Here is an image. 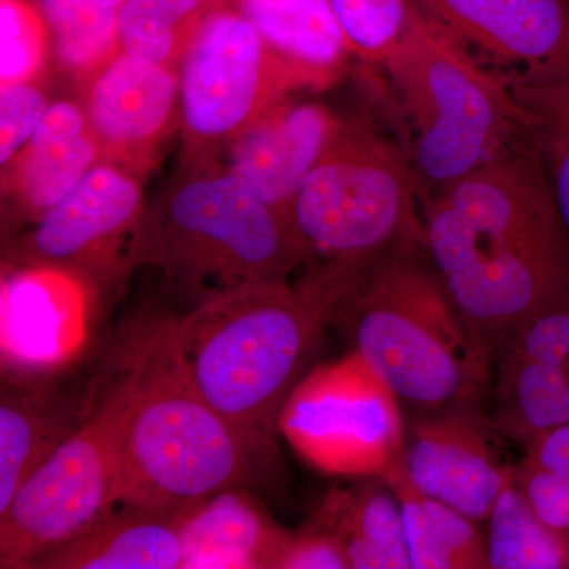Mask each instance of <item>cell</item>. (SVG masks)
<instances>
[{
	"instance_id": "obj_1",
	"label": "cell",
	"mask_w": 569,
	"mask_h": 569,
	"mask_svg": "<svg viewBox=\"0 0 569 569\" xmlns=\"http://www.w3.org/2000/svg\"><path fill=\"white\" fill-rule=\"evenodd\" d=\"M421 216L427 257L493 362L569 298V231L527 141L427 193Z\"/></svg>"
},
{
	"instance_id": "obj_2",
	"label": "cell",
	"mask_w": 569,
	"mask_h": 569,
	"mask_svg": "<svg viewBox=\"0 0 569 569\" xmlns=\"http://www.w3.org/2000/svg\"><path fill=\"white\" fill-rule=\"evenodd\" d=\"M116 356V471L111 503L183 511L246 481L257 449L198 388L178 342V313L146 310Z\"/></svg>"
},
{
	"instance_id": "obj_3",
	"label": "cell",
	"mask_w": 569,
	"mask_h": 569,
	"mask_svg": "<svg viewBox=\"0 0 569 569\" xmlns=\"http://www.w3.org/2000/svg\"><path fill=\"white\" fill-rule=\"evenodd\" d=\"M328 325L413 417L481 406L489 392L492 355L419 242L367 266L332 307Z\"/></svg>"
},
{
	"instance_id": "obj_4",
	"label": "cell",
	"mask_w": 569,
	"mask_h": 569,
	"mask_svg": "<svg viewBox=\"0 0 569 569\" xmlns=\"http://www.w3.org/2000/svg\"><path fill=\"white\" fill-rule=\"evenodd\" d=\"M340 293L317 276L244 284L178 316L194 387L260 449L279 429Z\"/></svg>"
},
{
	"instance_id": "obj_5",
	"label": "cell",
	"mask_w": 569,
	"mask_h": 569,
	"mask_svg": "<svg viewBox=\"0 0 569 569\" xmlns=\"http://www.w3.org/2000/svg\"><path fill=\"white\" fill-rule=\"evenodd\" d=\"M301 264L288 223L223 162L182 168L148 206L137 252L138 268H156L183 312L244 284L288 280Z\"/></svg>"
},
{
	"instance_id": "obj_6",
	"label": "cell",
	"mask_w": 569,
	"mask_h": 569,
	"mask_svg": "<svg viewBox=\"0 0 569 569\" xmlns=\"http://www.w3.org/2000/svg\"><path fill=\"white\" fill-rule=\"evenodd\" d=\"M419 198L410 156L365 126L337 122L288 212L306 272L351 284L389 250L422 244Z\"/></svg>"
},
{
	"instance_id": "obj_7",
	"label": "cell",
	"mask_w": 569,
	"mask_h": 569,
	"mask_svg": "<svg viewBox=\"0 0 569 569\" xmlns=\"http://www.w3.org/2000/svg\"><path fill=\"white\" fill-rule=\"evenodd\" d=\"M383 63L410 123L422 198L508 151L523 130L511 86L479 67L421 6Z\"/></svg>"
},
{
	"instance_id": "obj_8",
	"label": "cell",
	"mask_w": 569,
	"mask_h": 569,
	"mask_svg": "<svg viewBox=\"0 0 569 569\" xmlns=\"http://www.w3.org/2000/svg\"><path fill=\"white\" fill-rule=\"evenodd\" d=\"M178 77L183 167L222 162L258 119L310 86L227 0L194 32Z\"/></svg>"
},
{
	"instance_id": "obj_9",
	"label": "cell",
	"mask_w": 569,
	"mask_h": 569,
	"mask_svg": "<svg viewBox=\"0 0 569 569\" xmlns=\"http://www.w3.org/2000/svg\"><path fill=\"white\" fill-rule=\"evenodd\" d=\"M146 212L140 176L99 162L50 211L9 234L3 264L66 272L84 284L96 313H103L138 269Z\"/></svg>"
},
{
	"instance_id": "obj_10",
	"label": "cell",
	"mask_w": 569,
	"mask_h": 569,
	"mask_svg": "<svg viewBox=\"0 0 569 569\" xmlns=\"http://www.w3.org/2000/svg\"><path fill=\"white\" fill-rule=\"evenodd\" d=\"M118 397L108 383L91 415L44 460L0 512V568L33 569L110 507Z\"/></svg>"
},
{
	"instance_id": "obj_11",
	"label": "cell",
	"mask_w": 569,
	"mask_h": 569,
	"mask_svg": "<svg viewBox=\"0 0 569 569\" xmlns=\"http://www.w3.org/2000/svg\"><path fill=\"white\" fill-rule=\"evenodd\" d=\"M279 430L326 473L383 477L402 452L406 418L395 392L350 351L299 380Z\"/></svg>"
},
{
	"instance_id": "obj_12",
	"label": "cell",
	"mask_w": 569,
	"mask_h": 569,
	"mask_svg": "<svg viewBox=\"0 0 569 569\" xmlns=\"http://www.w3.org/2000/svg\"><path fill=\"white\" fill-rule=\"evenodd\" d=\"M81 107L102 162L142 178L181 126L178 70L119 51L81 84Z\"/></svg>"
},
{
	"instance_id": "obj_13",
	"label": "cell",
	"mask_w": 569,
	"mask_h": 569,
	"mask_svg": "<svg viewBox=\"0 0 569 569\" xmlns=\"http://www.w3.org/2000/svg\"><path fill=\"white\" fill-rule=\"evenodd\" d=\"M0 306L3 377L48 376L80 361L96 307L77 279L40 266L3 264Z\"/></svg>"
},
{
	"instance_id": "obj_14",
	"label": "cell",
	"mask_w": 569,
	"mask_h": 569,
	"mask_svg": "<svg viewBox=\"0 0 569 569\" xmlns=\"http://www.w3.org/2000/svg\"><path fill=\"white\" fill-rule=\"evenodd\" d=\"M492 433L479 406L411 417L402 445L408 478L426 496L482 522L512 478V466L498 456Z\"/></svg>"
},
{
	"instance_id": "obj_15",
	"label": "cell",
	"mask_w": 569,
	"mask_h": 569,
	"mask_svg": "<svg viewBox=\"0 0 569 569\" xmlns=\"http://www.w3.org/2000/svg\"><path fill=\"white\" fill-rule=\"evenodd\" d=\"M459 41L529 77H569V0H418Z\"/></svg>"
},
{
	"instance_id": "obj_16",
	"label": "cell",
	"mask_w": 569,
	"mask_h": 569,
	"mask_svg": "<svg viewBox=\"0 0 569 569\" xmlns=\"http://www.w3.org/2000/svg\"><path fill=\"white\" fill-rule=\"evenodd\" d=\"M48 376L3 377L0 400V512L56 451L80 429L96 402V385Z\"/></svg>"
},
{
	"instance_id": "obj_17",
	"label": "cell",
	"mask_w": 569,
	"mask_h": 569,
	"mask_svg": "<svg viewBox=\"0 0 569 569\" xmlns=\"http://www.w3.org/2000/svg\"><path fill=\"white\" fill-rule=\"evenodd\" d=\"M99 162L102 153L81 103H51L31 140L2 167L3 220L9 234L50 211Z\"/></svg>"
},
{
	"instance_id": "obj_18",
	"label": "cell",
	"mask_w": 569,
	"mask_h": 569,
	"mask_svg": "<svg viewBox=\"0 0 569 569\" xmlns=\"http://www.w3.org/2000/svg\"><path fill=\"white\" fill-rule=\"evenodd\" d=\"M337 122L325 104L283 100L231 144L222 162L288 223L295 197Z\"/></svg>"
},
{
	"instance_id": "obj_19",
	"label": "cell",
	"mask_w": 569,
	"mask_h": 569,
	"mask_svg": "<svg viewBox=\"0 0 569 569\" xmlns=\"http://www.w3.org/2000/svg\"><path fill=\"white\" fill-rule=\"evenodd\" d=\"M179 512L111 503L80 537L33 569H182Z\"/></svg>"
},
{
	"instance_id": "obj_20",
	"label": "cell",
	"mask_w": 569,
	"mask_h": 569,
	"mask_svg": "<svg viewBox=\"0 0 569 569\" xmlns=\"http://www.w3.org/2000/svg\"><path fill=\"white\" fill-rule=\"evenodd\" d=\"M183 569H271L288 531L239 490L217 493L179 512Z\"/></svg>"
},
{
	"instance_id": "obj_21",
	"label": "cell",
	"mask_w": 569,
	"mask_h": 569,
	"mask_svg": "<svg viewBox=\"0 0 569 569\" xmlns=\"http://www.w3.org/2000/svg\"><path fill=\"white\" fill-rule=\"evenodd\" d=\"M231 6L310 86L332 80L350 54L329 0H231Z\"/></svg>"
},
{
	"instance_id": "obj_22",
	"label": "cell",
	"mask_w": 569,
	"mask_h": 569,
	"mask_svg": "<svg viewBox=\"0 0 569 569\" xmlns=\"http://www.w3.org/2000/svg\"><path fill=\"white\" fill-rule=\"evenodd\" d=\"M312 527L339 542L350 568H411L402 509L383 477L356 492H332Z\"/></svg>"
},
{
	"instance_id": "obj_23",
	"label": "cell",
	"mask_w": 569,
	"mask_h": 569,
	"mask_svg": "<svg viewBox=\"0 0 569 569\" xmlns=\"http://www.w3.org/2000/svg\"><path fill=\"white\" fill-rule=\"evenodd\" d=\"M399 500L413 569L489 568L486 535L477 520L426 496L408 478L402 452L383 475Z\"/></svg>"
},
{
	"instance_id": "obj_24",
	"label": "cell",
	"mask_w": 569,
	"mask_h": 569,
	"mask_svg": "<svg viewBox=\"0 0 569 569\" xmlns=\"http://www.w3.org/2000/svg\"><path fill=\"white\" fill-rule=\"evenodd\" d=\"M522 133L569 231V77L519 73L511 86Z\"/></svg>"
},
{
	"instance_id": "obj_25",
	"label": "cell",
	"mask_w": 569,
	"mask_h": 569,
	"mask_svg": "<svg viewBox=\"0 0 569 569\" xmlns=\"http://www.w3.org/2000/svg\"><path fill=\"white\" fill-rule=\"evenodd\" d=\"M224 0H123L118 9L119 51L178 70L204 18Z\"/></svg>"
},
{
	"instance_id": "obj_26",
	"label": "cell",
	"mask_w": 569,
	"mask_h": 569,
	"mask_svg": "<svg viewBox=\"0 0 569 569\" xmlns=\"http://www.w3.org/2000/svg\"><path fill=\"white\" fill-rule=\"evenodd\" d=\"M486 546L490 569H569V541L549 529L509 479L490 511Z\"/></svg>"
},
{
	"instance_id": "obj_27",
	"label": "cell",
	"mask_w": 569,
	"mask_h": 569,
	"mask_svg": "<svg viewBox=\"0 0 569 569\" xmlns=\"http://www.w3.org/2000/svg\"><path fill=\"white\" fill-rule=\"evenodd\" d=\"M56 62L82 84L119 52L118 10L92 0H40Z\"/></svg>"
},
{
	"instance_id": "obj_28",
	"label": "cell",
	"mask_w": 569,
	"mask_h": 569,
	"mask_svg": "<svg viewBox=\"0 0 569 569\" xmlns=\"http://www.w3.org/2000/svg\"><path fill=\"white\" fill-rule=\"evenodd\" d=\"M50 50V28L40 6L0 0V84L39 81Z\"/></svg>"
},
{
	"instance_id": "obj_29",
	"label": "cell",
	"mask_w": 569,
	"mask_h": 569,
	"mask_svg": "<svg viewBox=\"0 0 569 569\" xmlns=\"http://www.w3.org/2000/svg\"><path fill=\"white\" fill-rule=\"evenodd\" d=\"M350 54L383 62L406 32L418 0H329Z\"/></svg>"
},
{
	"instance_id": "obj_30",
	"label": "cell",
	"mask_w": 569,
	"mask_h": 569,
	"mask_svg": "<svg viewBox=\"0 0 569 569\" xmlns=\"http://www.w3.org/2000/svg\"><path fill=\"white\" fill-rule=\"evenodd\" d=\"M501 351L550 367L569 387V298L531 318Z\"/></svg>"
},
{
	"instance_id": "obj_31",
	"label": "cell",
	"mask_w": 569,
	"mask_h": 569,
	"mask_svg": "<svg viewBox=\"0 0 569 569\" xmlns=\"http://www.w3.org/2000/svg\"><path fill=\"white\" fill-rule=\"evenodd\" d=\"M39 81L6 82L0 86V164L24 148L50 110Z\"/></svg>"
},
{
	"instance_id": "obj_32",
	"label": "cell",
	"mask_w": 569,
	"mask_h": 569,
	"mask_svg": "<svg viewBox=\"0 0 569 569\" xmlns=\"http://www.w3.org/2000/svg\"><path fill=\"white\" fill-rule=\"evenodd\" d=\"M346 552L339 542L318 529L284 537L271 569H348Z\"/></svg>"
},
{
	"instance_id": "obj_33",
	"label": "cell",
	"mask_w": 569,
	"mask_h": 569,
	"mask_svg": "<svg viewBox=\"0 0 569 569\" xmlns=\"http://www.w3.org/2000/svg\"><path fill=\"white\" fill-rule=\"evenodd\" d=\"M522 459L535 466L569 477V425L557 427L549 432L531 438L523 445Z\"/></svg>"
},
{
	"instance_id": "obj_34",
	"label": "cell",
	"mask_w": 569,
	"mask_h": 569,
	"mask_svg": "<svg viewBox=\"0 0 569 569\" xmlns=\"http://www.w3.org/2000/svg\"><path fill=\"white\" fill-rule=\"evenodd\" d=\"M97 6L104 7V9L118 10L123 0H92Z\"/></svg>"
},
{
	"instance_id": "obj_35",
	"label": "cell",
	"mask_w": 569,
	"mask_h": 569,
	"mask_svg": "<svg viewBox=\"0 0 569 569\" xmlns=\"http://www.w3.org/2000/svg\"><path fill=\"white\" fill-rule=\"evenodd\" d=\"M228 3H231V0H227Z\"/></svg>"
}]
</instances>
